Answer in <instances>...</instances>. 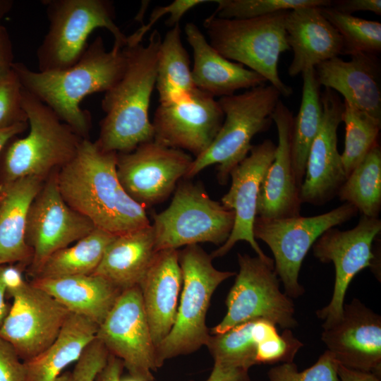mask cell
I'll return each instance as SVG.
<instances>
[{"label":"cell","mask_w":381,"mask_h":381,"mask_svg":"<svg viewBox=\"0 0 381 381\" xmlns=\"http://www.w3.org/2000/svg\"><path fill=\"white\" fill-rule=\"evenodd\" d=\"M49 29L36 52L39 71L68 68L76 64L88 47L87 39L97 28L107 29L114 39L113 49L127 44L115 23V10L109 0L42 1Z\"/></svg>","instance_id":"cell-7"},{"label":"cell","mask_w":381,"mask_h":381,"mask_svg":"<svg viewBox=\"0 0 381 381\" xmlns=\"http://www.w3.org/2000/svg\"><path fill=\"white\" fill-rule=\"evenodd\" d=\"M116 236L95 228L75 245L62 248L50 255L32 279H53L93 274L107 248Z\"/></svg>","instance_id":"cell-33"},{"label":"cell","mask_w":381,"mask_h":381,"mask_svg":"<svg viewBox=\"0 0 381 381\" xmlns=\"http://www.w3.org/2000/svg\"><path fill=\"white\" fill-rule=\"evenodd\" d=\"M288 11L248 19H226L213 14L203 27L210 44L224 58L238 63L263 77L281 96L289 97L293 89L281 79L280 55L289 50L285 31Z\"/></svg>","instance_id":"cell-6"},{"label":"cell","mask_w":381,"mask_h":381,"mask_svg":"<svg viewBox=\"0 0 381 381\" xmlns=\"http://www.w3.org/2000/svg\"><path fill=\"white\" fill-rule=\"evenodd\" d=\"M217 7L212 13L217 18L248 19L289 11L300 7H327L330 0H215Z\"/></svg>","instance_id":"cell-37"},{"label":"cell","mask_w":381,"mask_h":381,"mask_svg":"<svg viewBox=\"0 0 381 381\" xmlns=\"http://www.w3.org/2000/svg\"><path fill=\"white\" fill-rule=\"evenodd\" d=\"M223 121L218 101L196 89L178 101L159 104L152 122L153 140L197 157L211 145Z\"/></svg>","instance_id":"cell-17"},{"label":"cell","mask_w":381,"mask_h":381,"mask_svg":"<svg viewBox=\"0 0 381 381\" xmlns=\"http://www.w3.org/2000/svg\"><path fill=\"white\" fill-rule=\"evenodd\" d=\"M6 186H0V203L2 201V200L4 199V198L5 195H6Z\"/></svg>","instance_id":"cell-51"},{"label":"cell","mask_w":381,"mask_h":381,"mask_svg":"<svg viewBox=\"0 0 381 381\" xmlns=\"http://www.w3.org/2000/svg\"><path fill=\"white\" fill-rule=\"evenodd\" d=\"M13 1L0 0V80L12 69L14 54L11 40L6 28L1 24V19L9 12Z\"/></svg>","instance_id":"cell-43"},{"label":"cell","mask_w":381,"mask_h":381,"mask_svg":"<svg viewBox=\"0 0 381 381\" xmlns=\"http://www.w3.org/2000/svg\"><path fill=\"white\" fill-rule=\"evenodd\" d=\"M98 325L71 313L56 339L42 352L23 361L25 381H55L63 370L76 362L95 338Z\"/></svg>","instance_id":"cell-29"},{"label":"cell","mask_w":381,"mask_h":381,"mask_svg":"<svg viewBox=\"0 0 381 381\" xmlns=\"http://www.w3.org/2000/svg\"><path fill=\"white\" fill-rule=\"evenodd\" d=\"M184 31L193 49L191 76L197 89L213 97H222L267 82L257 73L222 56L193 23H187Z\"/></svg>","instance_id":"cell-25"},{"label":"cell","mask_w":381,"mask_h":381,"mask_svg":"<svg viewBox=\"0 0 381 381\" xmlns=\"http://www.w3.org/2000/svg\"><path fill=\"white\" fill-rule=\"evenodd\" d=\"M193 158L154 140L117 153L116 172L128 195L145 209L163 202L185 178Z\"/></svg>","instance_id":"cell-16"},{"label":"cell","mask_w":381,"mask_h":381,"mask_svg":"<svg viewBox=\"0 0 381 381\" xmlns=\"http://www.w3.org/2000/svg\"><path fill=\"white\" fill-rule=\"evenodd\" d=\"M152 226L116 236L95 272L123 291L139 286L156 253Z\"/></svg>","instance_id":"cell-26"},{"label":"cell","mask_w":381,"mask_h":381,"mask_svg":"<svg viewBox=\"0 0 381 381\" xmlns=\"http://www.w3.org/2000/svg\"><path fill=\"white\" fill-rule=\"evenodd\" d=\"M321 339L348 368L381 375V317L358 298L344 305L341 319L322 328Z\"/></svg>","instance_id":"cell-20"},{"label":"cell","mask_w":381,"mask_h":381,"mask_svg":"<svg viewBox=\"0 0 381 381\" xmlns=\"http://www.w3.org/2000/svg\"><path fill=\"white\" fill-rule=\"evenodd\" d=\"M55 381H73L72 372H65L61 374Z\"/></svg>","instance_id":"cell-50"},{"label":"cell","mask_w":381,"mask_h":381,"mask_svg":"<svg viewBox=\"0 0 381 381\" xmlns=\"http://www.w3.org/2000/svg\"><path fill=\"white\" fill-rule=\"evenodd\" d=\"M320 8L300 7L287 13L285 31L293 52L288 68L291 77L343 54L341 37L322 15Z\"/></svg>","instance_id":"cell-23"},{"label":"cell","mask_w":381,"mask_h":381,"mask_svg":"<svg viewBox=\"0 0 381 381\" xmlns=\"http://www.w3.org/2000/svg\"><path fill=\"white\" fill-rule=\"evenodd\" d=\"M238 262L239 272L226 299V313L212 334H222L255 320H267L284 329L295 328L298 322L294 303L280 290L274 260L238 253Z\"/></svg>","instance_id":"cell-10"},{"label":"cell","mask_w":381,"mask_h":381,"mask_svg":"<svg viewBox=\"0 0 381 381\" xmlns=\"http://www.w3.org/2000/svg\"><path fill=\"white\" fill-rule=\"evenodd\" d=\"M337 373L340 381H380V377L374 373L348 368L339 363Z\"/></svg>","instance_id":"cell-47"},{"label":"cell","mask_w":381,"mask_h":381,"mask_svg":"<svg viewBox=\"0 0 381 381\" xmlns=\"http://www.w3.org/2000/svg\"><path fill=\"white\" fill-rule=\"evenodd\" d=\"M280 96L272 85L264 84L220 97L217 101L224 114L222 125L208 148L193 159L184 179L217 164L218 181L226 184L231 171L249 154L253 137L266 131L273 122L272 115Z\"/></svg>","instance_id":"cell-5"},{"label":"cell","mask_w":381,"mask_h":381,"mask_svg":"<svg viewBox=\"0 0 381 381\" xmlns=\"http://www.w3.org/2000/svg\"><path fill=\"white\" fill-rule=\"evenodd\" d=\"M212 259L198 244L186 246L179 251L183 276L180 303L170 332L156 349L157 368L167 359L206 346L210 334L205 318L211 297L222 282L236 274L217 270Z\"/></svg>","instance_id":"cell-8"},{"label":"cell","mask_w":381,"mask_h":381,"mask_svg":"<svg viewBox=\"0 0 381 381\" xmlns=\"http://www.w3.org/2000/svg\"><path fill=\"white\" fill-rule=\"evenodd\" d=\"M338 363L326 350L317 362L308 368L298 371L294 363H284L272 367L267 373L270 381H340Z\"/></svg>","instance_id":"cell-38"},{"label":"cell","mask_w":381,"mask_h":381,"mask_svg":"<svg viewBox=\"0 0 381 381\" xmlns=\"http://www.w3.org/2000/svg\"><path fill=\"white\" fill-rule=\"evenodd\" d=\"M301 75V102L296 116L294 117L291 134L292 164L299 188L305 175L309 150L319 131L322 116L321 86L315 68H308Z\"/></svg>","instance_id":"cell-32"},{"label":"cell","mask_w":381,"mask_h":381,"mask_svg":"<svg viewBox=\"0 0 381 381\" xmlns=\"http://www.w3.org/2000/svg\"><path fill=\"white\" fill-rule=\"evenodd\" d=\"M205 381H250L248 370L214 361L210 377Z\"/></svg>","instance_id":"cell-45"},{"label":"cell","mask_w":381,"mask_h":381,"mask_svg":"<svg viewBox=\"0 0 381 381\" xmlns=\"http://www.w3.org/2000/svg\"><path fill=\"white\" fill-rule=\"evenodd\" d=\"M275 150L276 145L270 139L253 145L248 156L231 171V186L221 203L234 212V224L226 241L210 254L212 258L224 256L237 242L243 241L261 259L273 260L260 248L253 230L260 182L274 158Z\"/></svg>","instance_id":"cell-19"},{"label":"cell","mask_w":381,"mask_h":381,"mask_svg":"<svg viewBox=\"0 0 381 381\" xmlns=\"http://www.w3.org/2000/svg\"><path fill=\"white\" fill-rule=\"evenodd\" d=\"M155 87L159 104L178 101L197 89L193 83L179 24L171 28L162 38L157 52Z\"/></svg>","instance_id":"cell-31"},{"label":"cell","mask_w":381,"mask_h":381,"mask_svg":"<svg viewBox=\"0 0 381 381\" xmlns=\"http://www.w3.org/2000/svg\"><path fill=\"white\" fill-rule=\"evenodd\" d=\"M13 298L0 336L23 361L37 356L57 337L71 312L44 290L24 282L8 291Z\"/></svg>","instance_id":"cell-15"},{"label":"cell","mask_w":381,"mask_h":381,"mask_svg":"<svg viewBox=\"0 0 381 381\" xmlns=\"http://www.w3.org/2000/svg\"><path fill=\"white\" fill-rule=\"evenodd\" d=\"M207 2H214V1L175 0L167 6L156 7L152 13L149 22L146 25L141 26L133 34L127 37L126 45H135L141 43L142 39L145 33L149 31L151 27L162 16L169 13V17L166 21V25L172 28L174 25L179 24L181 18L189 10L198 5Z\"/></svg>","instance_id":"cell-40"},{"label":"cell","mask_w":381,"mask_h":381,"mask_svg":"<svg viewBox=\"0 0 381 381\" xmlns=\"http://www.w3.org/2000/svg\"><path fill=\"white\" fill-rule=\"evenodd\" d=\"M57 171L44 180L28 212L25 241L32 251L28 267L32 277L50 255L96 228L88 218L65 202L58 187Z\"/></svg>","instance_id":"cell-14"},{"label":"cell","mask_w":381,"mask_h":381,"mask_svg":"<svg viewBox=\"0 0 381 381\" xmlns=\"http://www.w3.org/2000/svg\"><path fill=\"white\" fill-rule=\"evenodd\" d=\"M349 61L339 56L315 68L320 86L344 97V101L381 120L380 64L377 55L359 53Z\"/></svg>","instance_id":"cell-22"},{"label":"cell","mask_w":381,"mask_h":381,"mask_svg":"<svg viewBox=\"0 0 381 381\" xmlns=\"http://www.w3.org/2000/svg\"><path fill=\"white\" fill-rule=\"evenodd\" d=\"M337 195L361 215L378 217L381 210V148L377 143L352 171Z\"/></svg>","instance_id":"cell-34"},{"label":"cell","mask_w":381,"mask_h":381,"mask_svg":"<svg viewBox=\"0 0 381 381\" xmlns=\"http://www.w3.org/2000/svg\"><path fill=\"white\" fill-rule=\"evenodd\" d=\"M329 6L349 15L358 11H370L376 15H381L380 0H337L331 1Z\"/></svg>","instance_id":"cell-44"},{"label":"cell","mask_w":381,"mask_h":381,"mask_svg":"<svg viewBox=\"0 0 381 381\" xmlns=\"http://www.w3.org/2000/svg\"><path fill=\"white\" fill-rule=\"evenodd\" d=\"M4 265H0V327L6 318L10 306L5 301L6 287L3 279V269Z\"/></svg>","instance_id":"cell-49"},{"label":"cell","mask_w":381,"mask_h":381,"mask_svg":"<svg viewBox=\"0 0 381 381\" xmlns=\"http://www.w3.org/2000/svg\"><path fill=\"white\" fill-rule=\"evenodd\" d=\"M277 327L265 320L249 321L224 333L210 334L206 346L214 361L248 370L257 365L262 346L279 334Z\"/></svg>","instance_id":"cell-30"},{"label":"cell","mask_w":381,"mask_h":381,"mask_svg":"<svg viewBox=\"0 0 381 381\" xmlns=\"http://www.w3.org/2000/svg\"><path fill=\"white\" fill-rule=\"evenodd\" d=\"M116 162V152L83 139L74 157L56 172L65 202L96 228L114 236L150 225L145 209L121 186Z\"/></svg>","instance_id":"cell-1"},{"label":"cell","mask_w":381,"mask_h":381,"mask_svg":"<svg viewBox=\"0 0 381 381\" xmlns=\"http://www.w3.org/2000/svg\"><path fill=\"white\" fill-rule=\"evenodd\" d=\"M326 19L341 37L343 55L359 53L378 55L381 52V23L342 13L330 6L321 7Z\"/></svg>","instance_id":"cell-36"},{"label":"cell","mask_w":381,"mask_h":381,"mask_svg":"<svg viewBox=\"0 0 381 381\" xmlns=\"http://www.w3.org/2000/svg\"><path fill=\"white\" fill-rule=\"evenodd\" d=\"M234 219V212L211 199L201 184L182 181L169 207L153 215L155 249L205 242L222 246L230 236Z\"/></svg>","instance_id":"cell-9"},{"label":"cell","mask_w":381,"mask_h":381,"mask_svg":"<svg viewBox=\"0 0 381 381\" xmlns=\"http://www.w3.org/2000/svg\"><path fill=\"white\" fill-rule=\"evenodd\" d=\"M44 180L25 177L6 186L0 203V265L29 266L32 251L25 241L28 212Z\"/></svg>","instance_id":"cell-27"},{"label":"cell","mask_w":381,"mask_h":381,"mask_svg":"<svg viewBox=\"0 0 381 381\" xmlns=\"http://www.w3.org/2000/svg\"><path fill=\"white\" fill-rule=\"evenodd\" d=\"M22 104L30 131L24 138H13L1 150L0 186L25 177L45 180L74 157L83 139L23 87Z\"/></svg>","instance_id":"cell-4"},{"label":"cell","mask_w":381,"mask_h":381,"mask_svg":"<svg viewBox=\"0 0 381 381\" xmlns=\"http://www.w3.org/2000/svg\"><path fill=\"white\" fill-rule=\"evenodd\" d=\"M28 127V123H20L9 128L0 130V153L10 140L24 132Z\"/></svg>","instance_id":"cell-48"},{"label":"cell","mask_w":381,"mask_h":381,"mask_svg":"<svg viewBox=\"0 0 381 381\" xmlns=\"http://www.w3.org/2000/svg\"><path fill=\"white\" fill-rule=\"evenodd\" d=\"M320 99L321 123L310 147L300 187L301 202L318 206L337 195L346 179L337 149V130L342 122L344 103L329 88L321 92Z\"/></svg>","instance_id":"cell-18"},{"label":"cell","mask_w":381,"mask_h":381,"mask_svg":"<svg viewBox=\"0 0 381 381\" xmlns=\"http://www.w3.org/2000/svg\"><path fill=\"white\" fill-rule=\"evenodd\" d=\"M124 365L121 360L109 354L105 366L97 374L95 381H140L133 377L121 380V375Z\"/></svg>","instance_id":"cell-46"},{"label":"cell","mask_w":381,"mask_h":381,"mask_svg":"<svg viewBox=\"0 0 381 381\" xmlns=\"http://www.w3.org/2000/svg\"><path fill=\"white\" fill-rule=\"evenodd\" d=\"M96 338L109 354L122 361L131 377L140 381L154 380L152 372L158 368L156 348L139 286L122 291L98 326Z\"/></svg>","instance_id":"cell-13"},{"label":"cell","mask_w":381,"mask_h":381,"mask_svg":"<svg viewBox=\"0 0 381 381\" xmlns=\"http://www.w3.org/2000/svg\"><path fill=\"white\" fill-rule=\"evenodd\" d=\"M182 284L179 250L157 251L139 285L156 349L169 334L175 322Z\"/></svg>","instance_id":"cell-24"},{"label":"cell","mask_w":381,"mask_h":381,"mask_svg":"<svg viewBox=\"0 0 381 381\" xmlns=\"http://www.w3.org/2000/svg\"><path fill=\"white\" fill-rule=\"evenodd\" d=\"M30 282L46 291L71 313L84 316L98 326L122 292L104 278L95 274L34 278Z\"/></svg>","instance_id":"cell-28"},{"label":"cell","mask_w":381,"mask_h":381,"mask_svg":"<svg viewBox=\"0 0 381 381\" xmlns=\"http://www.w3.org/2000/svg\"><path fill=\"white\" fill-rule=\"evenodd\" d=\"M276 125L278 143L274 158L260 182L256 216L282 219L301 215L300 188L297 184L291 157L294 116L279 100L272 115Z\"/></svg>","instance_id":"cell-21"},{"label":"cell","mask_w":381,"mask_h":381,"mask_svg":"<svg viewBox=\"0 0 381 381\" xmlns=\"http://www.w3.org/2000/svg\"><path fill=\"white\" fill-rule=\"evenodd\" d=\"M344 148L341 155L346 178L378 143L381 120L344 101Z\"/></svg>","instance_id":"cell-35"},{"label":"cell","mask_w":381,"mask_h":381,"mask_svg":"<svg viewBox=\"0 0 381 381\" xmlns=\"http://www.w3.org/2000/svg\"><path fill=\"white\" fill-rule=\"evenodd\" d=\"M380 231L379 217L361 215L353 228L346 231L330 228L313 244L314 256L323 263L332 262L335 268L331 301L316 312L318 318L324 321L322 328L341 319L346 290L360 271L370 267L377 275V260L373 250V242Z\"/></svg>","instance_id":"cell-12"},{"label":"cell","mask_w":381,"mask_h":381,"mask_svg":"<svg viewBox=\"0 0 381 381\" xmlns=\"http://www.w3.org/2000/svg\"><path fill=\"white\" fill-rule=\"evenodd\" d=\"M0 381H25L23 361L14 347L1 336Z\"/></svg>","instance_id":"cell-42"},{"label":"cell","mask_w":381,"mask_h":381,"mask_svg":"<svg viewBox=\"0 0 381 381\" xmlns=\"http://www.w3.org/2000/svg\"><path fill=\"white\" fill-rule=\"evenodd\" d=\"M123 49L107 51L101 36L88 44L73 66L54 71H34L14 62L12 69L23 87L47 105L81 138L89 139L91 116L80 102L95 92H107L121 78L126 67Z\"/></svg>","instance_id":"cell-2"},{"label":"cell","mask_w":381,"mask_h":381,"mask_svg":"<svg viewBox=\"0 0 381 381\" xmlns=\"http://www.w3.org/2000/svg\"><path fill=\"white\" fill-rule=\"evenodd\" d=\"M109 355L104 345L95 338L76 361L72 372L73 381H95L97 374L107 364Z\"/></svg>","instance_id":"cell-41"},{"label":"cell","mask_w":381,"mask_h":381,"mask_svg":"<svg viewBox=\"0 0 381 381\" xmlns=\"http://www.w3.org/2000/svg\"><path fill=\"white\" fill-rule=\"evenodd\" d=\"M358 211L344 202L325 213L270 219L255 217L253 235L265 243L274 256L276 274L282 282L285 294L297 298L305 292L298 277L303 260L317 239L327 229L349 221Z\"/></svg>","instance_id":"cell-11"},{"label":"cell","mask_w":381,"mask_h":381,"mask_svg":"<svg viewBox=\"0 0 381 381\" xmlns=\"http://www.w3.org/2000/svg\"><path fill=\"white\" fill-rule=\"evenodd\" d=\"M23 86L11 71L0 80V130L20 123H28L22 104Z\"/></svg>","instance_id":"cell-39"},{"label":"cell","mask_w":381,"mask_h":381,"mask_svg":"<svg viewBox=\"0 0 381 381\" xmlns=\"http://www.w3.org/2000/svg\"><path fill=\"white\" fill-rule=\"evenodd\" d=\"M162 41L155 30L148 42L126 45V61L119 81L104 92L101 102L104 117L95 141L104 151L126 153L152 141L154 131L149 106L155 87L157 58Z\"/></svg>","instance_id":"cell-3"}]
</instances>
